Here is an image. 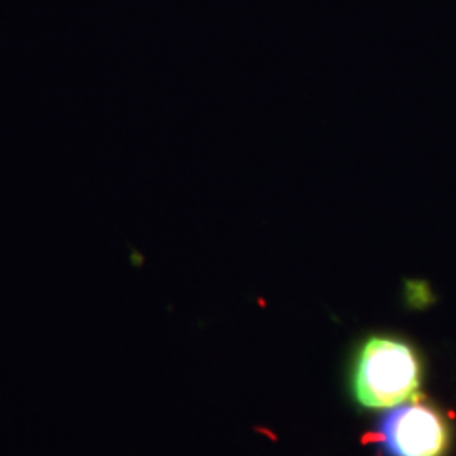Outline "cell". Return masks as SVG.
I'll return each mask as SVG.
<instances>
[{
  "label": "cell",
  "instance_id": "cell-1",
  "mask_svg": "<svg viewBox=\"0 0 456 456\" xmlns=\"http://www.w3.org/2000/svg\"><path fill=\"white\" fill-rule=\"evenodd\" d=\"M419 380L421 363L412 345L391 335L362 343L354 369V394L362 406L395 408L418 392Z\"/></svg>",
  "mask_w": 456,
  "mask_h": 456
},
{
  "label": "cell",
  "instance_id": "cell-2",
  "mask_svg": "<svg viewBox=\"0 0 456 456\" xmlns=\"http://www.w3.org/2000/svg\"><path fill=\"white\" fill-rule=\"evenodd\" d=\"M377 440L386 456H443L450 444V429L436 409L411 403L382 416Z\"/></svg>",
  "mask_w": 456,
  "mask_h": 456
}]
</instances>
